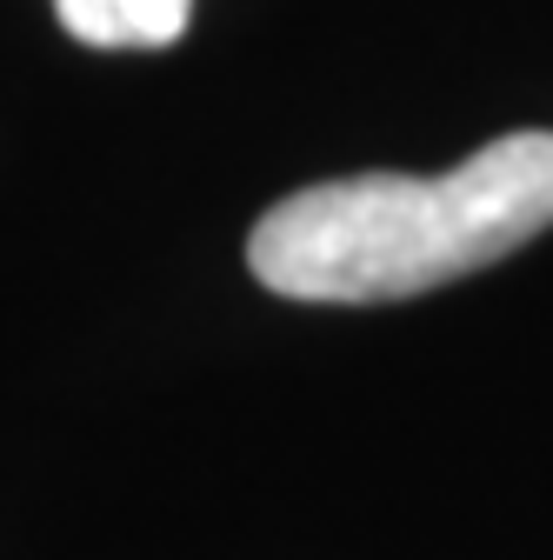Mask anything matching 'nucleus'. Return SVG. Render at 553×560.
<instances>
[{
	"mask_svg": "<svg viewBox=\"0 0 553 560\" xmlns=\"http://www.w3.org/2000/svg\"><path fill=\"white\" fill-rule=\"evenodd\" d=\"M553 228V133L520 127L447 174H354L267 207L247 241L260 288L287 301H407L480 273Z\"/></svg>",
	"mask_w": 553,
	"mask_h": 560,
	"instance_id": "f257e3e1",
	"label": "nucleus"
},
{
	"mask_svg": "<svg viewBox=\"0 0 553 560\" xmlns=\"http://www.w3.org/2000/svg\"><path fill=\"white\" fill-rule=\"evenodd\" d=\"M54 14L81 47H174L193 0H54Z\"/></svg>",
	"mask_w": 553,
	"mask_h": 560,
	"instance_id": "f03ea898",
	"label": "nucleus"
}]
</instances>
